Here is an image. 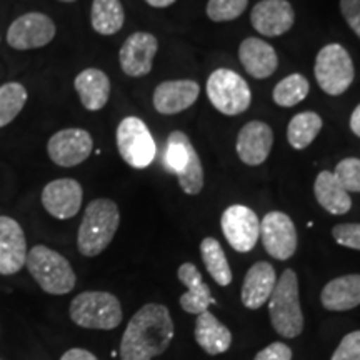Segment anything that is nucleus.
Here are the masks:
<instances>
[{"label": "nucleus", "mask_w": 360, "mask_h": 360, "mask_svg": "<svg viewBox=\"0 0 360 360\" xmlns=\"http://www.w3.org/2000/svg\"><path fill=\"white\" fill-rule=\"evenodd\" d=\"M337 244L360 250V224H339L332 229Z\"/></svg>", "instance_id": "nucleus-34"}, {"label": "nucleus", "mask_w": 360, "mask_h": 360, "mask_svg": "<svg viewBox=\"0 0 360 360\" xmlns=\"http://www.w3.org/2000/svg\"><path fill=\"white\" fill-rule=\"evenodd\" d=\"M120 225L119 207L110 199H96L87 205L77 233L79 252L85 257L102 254Z\"/></svg>", "instance_id": "nucleus-2"}, {"label": "nucleus", "mask_w": 360, "mask_h": 360, "mask_svg": "<svg viewBox=\"0 0 360 360\" xmlns=\"http://www.w3.org/2000/svg\"><path fill=\"white\" fill-rule=\"evenodd\" d=\"M321 302L323 309L344 312L360 305V274H349L332 278L322 289Z\"/></svg>", "instance_id": "nucleus-23"}, {"label": "nucleus", "mask_w": 360, "mask_h": 360, "mask_svg": "<svg viewBox=\"0 0 360 360\" xmlns=\"http://www.w3.org/2000/svg\"><path fill=\"white\" fill-rule=\"evenodd\" d=\"M220 227L229 245L233 250L247 254L257 245L260 237V220L254 210L245 205H231L224 210Z\"/></svg>", "instance_id": "nucleus-11"}, {"label": "nucleus", "mask_w": 360, "mask_h": 360, "mask_svg": "<svg viewBox=\"0 0 360 360\" xmlns=\"http://www.w3.org/2000/svg\"><path fill=\"white\" fill-rule=\"evenodd\" d=\"M175 328L169 309L146 304L130 319L120 342V360H152L169 349Z\"/></svg>", "instance_id": "nucleus-1"}, {"label": "nucleus", "mask_w": 360, "mask_h": 360, "mask_svg": "<svg viewBox=\"0 0 360 360\" xmlns=\"http://www.w3.org/2000/svg\"><path fill=\"white\" fill-rule=\"evenodd\" d=\"M125 13L120 0H94L90 11L92 29L101 35H114L124 27Z\"/></svg>", "instance_id": "nucleus-27"}, {"label": "nucleus", "mask_w": 360, "mask_h": 360, "mask_svg": "<svg viewBox=\"0 0 360 360\" xmlns=\"http://www.w3.org/2000/svg\"><path fill=\"white\" fill-rule=\"evenodd\" d=\"M27 89L19 82H7L0 87V129L6 127L25 107Z\"/></svg>", "instance_id": "nucleus-30"}, {"label": "nucleus", "mask_w": 360, "mask_h": 360, "mask_svg": "<svg viewBox=\"0 0 360 360\" xmlns=\"http://www.w3.org/2000/svg\"><path fill=\"white\" fill-rule=\"evenodd\" d=\"M70 319L75 326L96 330H112L122 322V307L114 294L101 290L82 292L70 302Z\"/></svg>", "instance_id": "nucleus-5"}, {"label": "nucleus", "mask_w": 360, "mask_h": 360, "mask_svg": "<svg viewBox=\"0 0 360 360\" xmlns=\"http://www.w3.org/2000/svg\"><path fill=\"white\" fill-rule=\"evenodd\" d=\"M252 27L265 37H278L294 27L295 12L289 0H260L250 13Z\"/></svg>", "instance_id": "nucleus-16"}, {"label": "nucleus", "mask_w": 360, "mask_h": 360, "mask_svg": "<svg viewBox=\"0 0 360 360\" xmlns=\"http://www.w3.org/2000/svg\"><path fill=\"white\" fill-rule=\"evenodd\" d=\"M27 240L24 229L12 217L0 215V276H13L25 265Z\"/></svg>", "instance_id": "nucleus-18"}, {"label": "nucleus", "mask_w": 360, "mask_h": 360, "mask_svg": "<svg viewBox=\"0 0 360 360\" xmlns=\"http://www.w3.org/2000/svg\"><path fill=\"white\" fill-rule=\"evenodd\" d=\"M276 270L269 262H257L247 270L242 283L240 299L247 309L257 310L269 302L270 295L276 289Z\"/></svg>", "instance_id": "nucleus-20"}, {"label": "nucleus", "mask_w": 360, "mask_h": 360, "mask_svg": "<svg viewBox=\"0 0 360 360\" xmlns=\"http://www.w3.org/2000/svg\"><path fill=\"white\" fill-rule=\"evenodd\" d=\"M56 32V24L51 17L40 12H29L8 27L7 44L15 51H32L51 44Z\"/></svg>", "instance_id": "nucleus-10"}, {"label": "nucleus", "mask_w": 360, "mask_h": 360, "mask_svg": "<svg viewBox=\"0 0 360 360\" xmlns=\"http://www.w3.org/2000/svg\"><path fill=\"white\" fill-rule=\"evenodd\" d=\"M249 0H209L207 17L214 22L236 20L245 12Z\"/></svg>", "instance_id": "nucleus-32"}, {"label": "nucleus", "mask_w": 360, "mask_h": 360, "mask_svg": "<svg viewBox=\"0 0 360 360\" xmlns=\"http://www.w3.org/2000/svg\"><path fill=\"white\" fill-rule=\"evenodd\" d=\"M350 130L360 137V103L355 107L352 115H350Z\"/></svg>", "instance_id": "nucleus-39"}, {"label": "nucleus", "mask_w": 360, "mask_h": 360, "mask_svg": "<svg viewBox=\"0 0 360 360\" xmlns=\"http://www.w3.org/2000/svg\"><path fill=\"white\" fill-rule=\"evenodd\" d=\"M330 360H360V330L345 335Z\"/></svg>", "instance_id": "nucleus-35"}, {"label": "nucleus", "mask_w": 360, "mask_h": 360, "mask_svg": "<svg viewBox=\"0 0 360 360\" xmlns=\"http://www.w3.org/2000/svg\"><path fill=\"white\" fill-rule=\"evenodd\" d=\"M42 205L52 217L67 220L75 217L82 207L84 191L75 179H57L42 191Z\"/></svg>", "instance_id": "nucleus-14"}, {"label": "nucleus", "mask_w": 360, "mask_h": 360, "mask_svg": "<svg viewBox=\"0 0 360 360\" xmlns=\"http://www.w3.org/2000/svg\"><path fill=\"white\" fill-rule=\"evenodd\" d=\"M75 90L85 109L97 112L103 109L110 97V80L101 69H85L75 77Z\"/></svg>", "instance_id": "nucleus-24"}, {"label": "nucleus", "mask_w": 360, "mask_h": 360, "mask_svg": "<svg viewBox=\"0 0 360 360\" xmlns=\"http://www.w3.org/2000/svg\"><path fill=\"white\" fill-rule=\"evenodd\" d=\"M269 315L277 334L295 339L304 330V314L299 300V278L292 269H285L277 278L269 299Z\"/></svg>", "instance_id": "nucleus-3"}, {"label": "nucleus", "mask_w": 360, "mask_h": 360, "mask_svg": "<svg viewBox=\"0 0 360 360\" xmlns=\"http://www.w3.org/2000/svg\"><path fill=\"white\" fill-rule=\"evenodd\" d=\"M117 148L125 164L134 169H146L157 154V146L150 130L139 117H125L117 127Z\"/></svg>", "instance_id": "nucleus-9"}, {"label": "nucleus", "mask_w": 360, "mask_h": 360, "mask_svg": "<svg viewBox=\"0 0 360 360\" xmlns=\"http://www.w3.org/2000/svg\"><path fill=\"white\" fill-rule=\"evenodd\" d=\"M164 162L177 175L179 186L187 195H197L204 188V167L187 134L174 130L169 135Z\"/></svg>", "instance_id": "nucleus-6"}, {"label": "nucleus", "mask_w": 360, "mask_h": 360, "mask_svg": "<svg viewBox=\"0 0 360 360\" xmlns=\"http://www.w3.org/2000/svg\"><path fill=\"white\" fill-rule=\"evenodd\" d=\"M260 238L265 252L277 260L290 259L297 250L295 225L289 215L278 210L260 220Z\"/></svg>", "instance_id": "nucleus-12"}, {"label": "nucleus", "mask_w": 360, "mask_h": 360, "mask_svg": "<svg viewBox=\"0 0 360 360\" xmlns=\"http://www.w3.org/2000/svg\"><path fill=\"white\" fill-rule=\"evenodd\" d=\"M200 255L210 277L220 287H227L232 282V270L220 242L214 237H205L200 244Z\"/></svg>", "instance_id": "nucleus-29"}, {"label": "nucleus", "mask_w": 360, "mask_h": 360, "mask_svg": "<svg viewBox=\"0 0 360 360\" xmlns=\"http://www.w3.org/2000/svg\"><path fill=\"white\" fill-rule=\"evenodd\" d=\"M314 193L322 209H326L328 214L344 215L352 209L350 193L342 187L335 174L330 170H322L317 175L314 184Z\"/></svg>", "instance_id": "nucleus-25"}, {"label": "nucleus", "mask_w": 360, "mask_h": 360, "mask_svg": "<svg viewBox=\"0 0 360 360\" xmlns=\"http://www.w3.org/2000/svg\"><path fill=\"white\" fill-rule=\"evenodd\" d=\"M274 146V132L269 124L262 120H250L237 135V155L238 159L250 167L262 165L269 159Z\"/></svg>", "instance_id": "nucleus-17"}, {"label": "nucleus", "mask_w": 360, "mask_h": 360, "mask_svg": "<svg viewBox=\"0 0 360 360\" xmlns=\"http://www.w3.org/2000/svg\"><path fill=\"white\" fill-rule=\"evenodd\" d=\"M322 117L315 112H300L287 127V141L295 150H304L315 141L322 129Z\"/></svg>", "instance_id": "nucleus-28"}, {"label": "nucleus", "mask_w": 360, "mask_h": 360, "mask_svg": "<svg viewBox=\"0 0 360 360\" xmlns=\"http://www.w3.org/2000/svg\"><path fill=\"white\" fill-rule=\"evenodd\" d=\"M27 269L40 289L51 295H64L75 287V272L69 260L45 245L27 252Z\"/></svg>", "instance_id": "nucleus-4"}, {"label": "nucleus", "mask_w": 360, "mask_h": 360, "mask_svg": "<svg viewBox=\"0 0 360 360\" xmlns=\"http://www.w3.org/2000/svg\"><path fill=\"white\" fill-rule=\"evenodd\" d=\"M195 340L209 355H220L231 349L232 332L214 314L205 310L197 317Z\"/></svg>", "instance_id": "nucleus-26"}, {"label": "nucleus", "mask_w": 360, "mask_h": 360, "mask_svg": "<svg viewBox=\"0 0 360 360\" xmlns=\"http://www.w3.org/2000/svg\"><path fill=\"white\" fill-rule=\"evenodd\" d=\"M315 79L327 96L337 97L354 82L355 69L347 49L340 44H328L322 47L315 58Z\"/></svg>", "instance_id": "nucleus-7"}, {"label": "nucleus", "mask_w": 360, "mask_h": 360, "mask_svg": "<svg viewBox=\"0 0 360 360\" xmlns=\"http://www.w3.org/2000/svg\"><path fill=\"white\" fill-rule=\"evenodd\" d=\"M340 12L350 29L360 37V0H340Z\"/></svg>", "instance_id": "nucleus-36"}, {"label": "nucleus", "mask_w": 360, "mask_h": 360, "mask_svg": "<svg viewBox=\"0 0 360 360\" xmlns=\"http://www.w3.org/2000/svg\"><path fill=\"white\" fill-rule=\"evenodd\" d=\"M335 177L342 184V187L350 192L360 193V159L357 157H347L340 160L335 167Z\"/></svg>", "instance_id": "nucleus-33"}, {"label": "nucleus", "mask_w": 360, "mask_h": 360, "mask_svg": "<svg viewBox=\"0 0 360 360\" xmlns=\"http://www.w3.org/2000/svg\"><path fill=\"white\" fill-rule=\"evenodd\" d=\"M94 150L92 135L84 129L58 130L49 139L47 152L53 164L60 167H75L87 160Z\"/></svg>", "instance_id": "nucleus-13"}, {"label": "nucleus", "mask_w": 360, "mask_h": 360, "mask_svg": "<svg viewBox=\"0 0 360 360\" xmlns=\"http://www.w3.org/2000/svg\"><path fill=\"white\" fill-rule=\"evenodd\" d=\"M58 2H65V4H72V2H75V0H58Z\"/></svg>", "instance_id": "nucleus-41"}, {"label": "nucleus", "mask_w": 360, "mask_h": 360, "mask_svg": "<svg viewBox=\"0 0 360 360\" xmlns=\"http://www.w3.org/2000/svg\"><path fill=\"white\" fill-rule=\"evenodd\" d=\"M238 58L245 72L254 79H267L278 67V57L272 45L257 37H247L238 47Z\"/></svg>", "instance_id": "nucleus-21"}, {"label": "nucleus", "mask_w": 360, "mask_h": 360, "mask_svg": "<svg viewBox=\"0 0 360 360\" xmlns=\"http://www.w3.org/2000/svg\"><path fill=\"white\" fill-rule=\"evenodd\" d=\"M159 49L155 35L148 32H135L129 35L119 52L120 69L129 77H143L150 74L154 57Z\"/></svg>", "instance_id": "nucleus-15"}, {"label": "nucleus", "mask_w": 360, "mask_h": 360, "mask_svg": "<svg viewBox=\"0 0 360 360\" xmlns=\"http://www.w3.org/2000/svg\"><path fill=\"white\" fill-rule=\"evenodd\" d=\"M60 360H98L96 355L85 349H70L62 355Z\"/></svg>", "instance_id": "nucleus-38"}, {"label": "nucleus", "mask_w": 360, "mask_h": 360, "mask_svg": "<svg viewBox=\"0 0 360 360\" xmlns=\"http://www.w3.org/2000/svg\"><path fill=\"white\" fill-rule=\"evenodd\" d=\"M179 281L187 287V292L180 295V307L186 310L187 314L199 315L205 312L210 305L215 304V299L212 297L209 285L202 278V274L199 269L191 262L182 264L177 270Z\"/></svg>", "instance_id": "nucleus-22"}, {"label": "nucleus", "mask_w": 360, "mask_h": 360, "mask_svg": "<svg viewBox=\"0 0 360 360\" xmlns=\"http://www.w3.org/2000/svg\"><path fill=\"white\" fill-rule=\"evenodd\" d=\"M254 360H292V349L282 342H274L260 350Z\"/></svg>", "instance_id": "nucleus-37"}, {"label": "nucleus", "mask_w": 360, "mask_h": 360, "mask_svg": "<svg viewBox=\"0 0 360 360\" xmlns=\"http://www.w3.org/2000/svg\"><path fill=\"white\" fill-rule=\"evenodd\" d=\"M200 85L195 80H165L154 90L155 110L162 115H175L187 110L199 98Z\"/></svg>", "instance_id": "nucleus-19"}, {"label": "nucleus", "mask_w": 360, "mask_h": 360, "mask_svg": "<svg viewBox=\"0 0 360 360\" xmlns=\"http://www.w3.org/2000/svg\"><path fill=\"white\" fill-rule=\"evenodd\" d=\"M150 7H155V8H164V7H169L172 6L175 0H146Z\"/></svg>", "instance_id": "nucleus-40"}, {"label": "nucleus", "mask_w": 360, "mask_h": 360, "mask_svg": "<svg viewBox=\"0 0 360 360\" xmlns=\"http://www.w3.org/2000/svg\"><path fill=\"white\" fill-rule=\"evenodd\" d=\"M207 97L224 115H238L250 107L252 92L242 75L229 69H217L207 80Z\"/></svg>", "instance_id": "nucleus-8"}, {"label": "nucleus", "mask_w": 360, "mask_h": 360, "mask_svg": "<svg viewBox=\"0 0 360 360\" xmlns=\"http://www.w3.org/2000/svg\"><path fill=\"white\" fill-rule=\"evenodd\" d=\"M310 84L302 74H292L274 87L272 98L278 107H294L309 96Z\"/></svg>", "instance_id": "nucleus-31"}]
</instances>
